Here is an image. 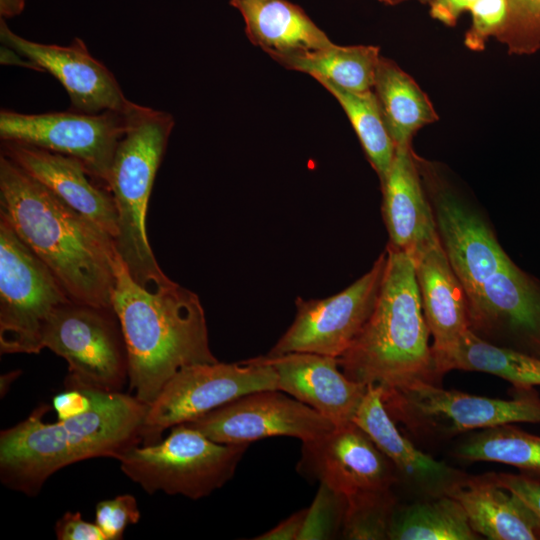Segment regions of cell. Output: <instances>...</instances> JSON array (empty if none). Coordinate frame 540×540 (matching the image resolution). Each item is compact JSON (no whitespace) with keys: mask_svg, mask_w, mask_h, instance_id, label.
Returning a JSON list of instances; mask_svg holds the SVG:
<instances>
[{"mask_svg":"<svg viewBox=\"0 0 540 540\" xmlns=\"http://www.w3.org/2000/svg\"><path fill=\"white\" fill-rule=\"evenodd\" d=\"M114 269L112 307L128 351L129 393L150 405L179 370L218 360L197 294L172 280L153 291L140 286L118 253Z\"/></svg>","mask_w":540,"mask_h":540,"instance_id":"3","label":"cell"},{"mask_svg":"<svg viewBox=\"0 0 540 540\" xmlns=\"http://www.w3.org/2000/svg\"><path fill=\"white\" fill-rule=\"evenodd\" d=\"M502 487L517 495L540 523V480L521 474L492 473Z\"/></svg>","mask_w":540,"mask_h":540,"instance_id":"36","label":"cell"},{"mask_svg":"<svg viewBox=\"0 0 540 540\" xmlns=\"http://www.w3.org/2000/svg\"><path fill=\"white\" fill-rule=\"evenodd\" d=\"M397 500L392 490L359 494L346 499L341 534L345 539H388Z\"/></svg>","mask_w":540,"mask_h":540,"instance_id":"31","label":"cell"},{"mask_svg":"<svg viewBox=\"0 0 540 540\" xmlns=\"http://www.w3.org/2000/svg\"><path fill=\"white\" fill-rule=\"evenodd\" d=\"M70 301L47 265L0 219L1 353H39L46 322Z\"/></svg>","mask_w":540,"mask_h":540,"instance_id":"10","label":"cell"},{"mask_svg":"<svg viewBox=\"0 0 540 540\" xmlns=\"http://www.w3.org/2000/svg\"><path fill=\"white\" fill-rule=\"evenodd\" d=\"M1 64H10V65H18L21 67H26L30 69H34L36 71H41L40 68L33 63L32 61L28 60L15 50L11 49L10 47H7L5 45H1Z\"/></svg>","mask_w":540,"mask_h":540,"instance_id":"41","label":"cell"},{"mask_svg":"<svg viewBox=\"0 0 540 540\" xmlns=\"http://www.w3.org/2000/svg\"><path fill=\"white\" fill-rule=\"evenodd\" d=\"M463 507L472 528L490 540H540V523L492 473L462 474L446 490Z\"/></svg>","mask_w":540,"mask_h":540,"instance_id":"24","label":"cell"},{"mask_svg":"<svg viewBox=\"0 0 540 540\" xmlns=\"http://www.w3.org/2000/svg\"><path fill=\"white\" fill-rule=\"evenodd\" d=\"M149 405L132 394L94 390L90 409L54 423L43 421L42 404L0 433V480L7 488L37 496L46 480L73 463L96 457L119 459L142 445Z\"/></svg>","mask_w":540,"mask_h":540,"instance_id":"2","label":"cell"},{"mask_svg":"<svg viewBox=\"0 0 540 540\" xmlns=\"http://www.w3.org/2000/svg\"><path fill=\"white\" fill-rule=\"evenodd\" d=\"M1 44L15 50L54 76L70 98V110L101 113L125 112L134 102L127 99L114 74L88 51L85 43L74 38L70 45L42 44L25 39L0 21Z\"/></svg>","mask_w":540,"mask_h":540,"instance_id":"17","label":"cell"},{"mask_svg":"<svg viewBox=\"0 0 540 540\" xmlns=\"http://www.w3.org/2000/svg\"><path fill=\"white\" fill-rule=\"evenodd\" d=\"M42 348L67 362L65 388L123 392L129 383L127 346L113 307L60 306L44 326Z\"/></svg>","mask_w":540,"mask_h":540,"instance_id":"8","label":"cell"},{"mask_svg":"<svg viewBox=\"0 0 540 540\" xmlns=\"http://www.w3.org/2000/svg\"><path fill=\"white\" fill-rule=\"evenodd\" d=\"M382 396L381 386L367 385L352 421L392 462L399 478L427 497L444 495L463 472L433 459L405 437L387 411Z\"/></svg>","mask_w":540,"mask_h":540,"instance_id":"21","label":"cell"},{"mask_svg":"<svg viewBox=\"0 0 540 540\" xmlns=\"http://www.w3.org/2000/svg\"><path fill=\"white\" fill-rule=\"evenodd\" d=\"M1 154L115 240L117 211L113 197L79 160L16 141H1Z\"/></svg>","mask_w":540,"mask_h":540,"instance_id":"18","label":"cell"},{"mask_svg":"<svg viewBox=\"0 0 540 540\" xmlns=\"http://www.w3.org/2000/svg\"><path fill=\"white\" fill-rule=\"evenodd\" d=\"M25 6V0H0L1 19H7L20 14Z\"/></svg>","mask_w":540,"mask_h":540,"instance_id":"42","label":"cell"},{"mask_svg":"<svg viewBox=\"0 0 540 540\" xmlns=\"http://www.w3.org/2000/svg\"><path fill=\"white\" fill-rule=\"evenodd\" d=\"M346 498L324 484L312 505L307 508L305 521L298 540L330 539L342 529Z\"/></svg>","mask_w":540,"mask_h":540,"instance_id":"33","label":"cell"},{"mask_svg":"<svg viewBox=\"0 0 540 540\" xmlns=\"http://www.w3.org/2000/svg\"><path fill=\"white\" fill-rule=\"evenodd\" d=\"M278 390L277 375L262 356L239 363H200L179 370L149 405L142 445H152L173 426L192 422L240 398Z\"/></svg>","mask_w":540,"mask_h":540,"instance_id":"11","label":"cell"},{"mask_svg":"<svg viewBox=\"0 0 540 540\" xmlns=\"http://www.w3.org/2000/svg\"><path fill=\"white\" fill-rule=\"evenodd\" d=\"M415 160L440 242L469 299L512 260L479 205L438 164L416 154Z\"/></svg>","mask_w":540,"mask_h":540,"instance_id":"9","label":"cell"},{"mask_svg":"<svg viewBox=\"0 0 540 540\" xmlns=\"http://www.w3.org/2000/svg\"><path fill=\"white\" fill-rule=\"evenodd\" d=\"M262 357L276 372L278 390L310 406L335 426L352 422L367 386L341 372L338 358L301 352Z\"/></svg>","mask_w":540,"mask_h":540,"instance_id":"19","label":"cell"},{"mask_svg":"<svg viewBox=\"0 0 540 540\" xmlns=\"http://www.w3.org/2000/svg\"><path fill=\"white\" fill-rule=\"evenodd\" d=\"M508 17L497 39L511 54H531L540 49V0H507Z\"/></svg>","mask_w":540,"mask_h":540,"instance_id":"32","label":"cell"},{"mask_svg":"<svg viewBox=\"0 0 540 540\" xmlns=\"http://www.w3.org/2000/svg\"><path fill=\"white\" fill-rule=\"evenodd\" d=\"M454 456L469 462H497L540 480V436L512 424L479 429L458 442Z\"/></svg>","mask_w":540,"mask_h":540,"instance_id":"28","label":"cell"},{"mask_svg":"<svg viewBox=\"0 0 540 540\" xmlns=\"http://www.w3.org/2000/svg\"><path fill=\"white\" fill-rule=\"evenodd\" d=\"M379 48L373 45L330 46L289 63L286 68L325 79L353 92L373 90Z\"/></svg>","mask_w":540,"mask_h":540,"instance_id":"29","label":"cell"},{"mask_svg":"<svg viewBox=\"0 0 540 540\" xmlns=\"http://www.w3.org/2000/svg\"><path fill=\"white\" fill-rule=\"evenodd\" d=\"M382 397L395 422L401 423L412 436L427 441L448 440L503 424L540 423V396L533 387H513L511 398L500 399L423 383L383 389Z\"/></svg>","mask_w":540,"mask_h":540,"instance_id":"7","label":"cell"},{"mask_svg":"<svg viewBox=\"0 0 540 540\" xmlns=\"http://www.w3.org/2000/svg\"><path fill=\"white\" fill-rule=\"evenodd\" d=\"M0 219L47 265L71 300L112 307L113 239L2 154Z\"/></svg>","mask_w":540,"mask_h":540,"instance_id":"1","label":"cell"},{"mask_svg":"<svg viewBox=\"0 0 540 540\" xmlns=\"http://www.w3.org/2000/svg\"><path fill=\"white\" fill-rule=\"evenodd\" d=\"M413 263L422 310L437 362L469 329L468 304L462 283L454 272L439 238L406 252Z\"/></svg>","mask_w":540,"mask_h":540,"instance_id":"20","label":"cell"},{"mask_svg":"<svg viewBox=\"0 0 540 540\" xmlns=\"http://www.w3.org/2000/svg\"><path fill=\"white\" fill-rule=\"evenodd\" d=\"M129 110L90 114L69 109L24 114L2 109L0 138L73 157L85 166L94 180L108 189L110 168L127 128Z\"/></svg>","mask_w":540,"mask_h":540,"instance_id":"12","label":"cell"},{"mask_svg":"<svg viewBox=\"0 0 540 540\" xmlns=\"http://www.w3.org/2000/svg\"><path fill=\"white\" fill-rule=\"evenodd\" d=\"M186 424L222 444H250L273 436L307 442L335 427L319 412L280 390L244 395Z\"/></svg>","mask_w":540,"mask_h":540,"instance_id":"14","label":"cell"},{"mask_svg":"<svg viewBox=\"0 0 540 540\" xmlns=\"http://www.w3.org/2000/svg\"><path fill=\"white\" fill-rule=\"evenodd\" d=\"M451 370L492 374L510 382L515 388L540 386V359L489 343L469 329L436 364L440 378Z\"/></svg>","mask_w":540,"mask_h":540,"instance_id":"26","label":"cell"},{"mask_svg":"<svg viewBox=\"0 0 540 540\" xmlns=\"http://www.w3.org/2000/svg\"><path fill=\"white\" fill-rule=\"evenodd\" d=\"M472 25L465 35V45L474 51L483 50L490 37H498L508 17L507 0H479L470 11Z\"/></svg>","mask_w":540,"mask_h":540,"instance_id":"34","label":"cell"},{"mask_svg":"<svg viewBox=\"0 0 540 540\" xmlns=\"http://www.w3.org/2000/svg\"><path fill=\"white\" fill-rule=\"evenodd\" d=\"M458 501L444 494L396 507L388 533L392 540H476Z\"/></svg>","mask_w":540,"mask_h":540,"instance_id":"27","label":"cell"},{"mask_svg":"<svg viewBox=\"0 0 540 540\" xmlns=\"http://www.w3.org/2000/svg\"><path fill=\"white\" fill-rule=\"evenodd\" d=\"M378 1L387 5H396V4H400L404 1H409V0H378ZM417 1L423 4H430L433 0H417Z\"/></svg>","mask_w":540,"mask_h":540,"instance_id":"44","label":"cell"},{"mask_svg":"<svg viewBox=\"0 0 540 540\" xmlns=\"http://www.w3.org/2000/svg\"><path fill=\"white\" fill-rule=\"evenodd\" d=\"M59 540H107L96 523L83 520L79 511H67L55 524Z\"/></svg>","mask_w":540,"mask_h":540,"instance_id":"37","label":"cell"},{"mask_svg":"<svg viewBox=\"0 0 540 540\" xmlns=\"http://www.w3.org/2000/svg\"><path fill=\"white\" fill-rule=\"evenodd\" d=\"M387 262L376 306L369 320L338 358L352 381L402 389L440 385L430 331L422 310L414 267L403 250L387 245Z\"/></svg>","mask_w":540,"mask_h":540,"instance_id":"4","label":"cell"},{"mask_svg":"<svg viewBox=\"0 0 540 540\" xmlns=\"http://www.w3.org/2000/svg\"><path fill=\"white\" fill-rule=\"evenodd\" d=\"M94 390L65 388L56 394L52 400V407L57 413L58 420L66 419L84 413L93 403Z\"/></svg>","mask_w":540,"mask_h":540,"instance_id":"38","label":"cell"},{"mask_svg":"<svg viewBox=\"0 0 540 540\" xmlns=\"http://www.w3.org/2000/svg\"><path fill=\"white\" fill-rule=\"evenodd\" d=\"M380 183L389 246L410 252L439 238L411 143L396 145L391 166Z\"/></svg>","mask_w":540,"mask_h":540,"instance_id":"22","label":"cell"},{"mask_svg":"<svg viewBox=\"0 0 540 540\" xmlns=\"http://www.w3.org/2000/svg\"><path fill=\"white\" fill-rule=\"evenodd\" d=\"M373 92L395 145L411 143L420 128L438 120L427 95L391 59L380 56Z\"/></svg>","mask_w":540,"mask_h":540,"instance_id":"25","label":"cell"},{"mask_svg":"<svg viewBox=\"0 0 540 540\" xmlns=\"http://www.w3.org/2000/svg\"><path fill=\"white\" fill-rule=\"evenodd\" d=\"M345 111L380 181L386 176L395 153V143L386 126L373 90L353 92L325 79L317 78Z\"/></svg>","mask_w":540,"mask_h":540,"instance_id":"30","label":"cell"},{"mask_svg":"<svg viewBox=\"0 0 540 540\" xmlns=\"http://www.w3.org/2000/svg\"><path fill=\"white\" fill-rule=\"evenodd\" d=\"M20 371H11L5 375L1 376V395L6 394L9 389L10 384L20 375Z\"/></svg>","mask_w":540,"mask_h":540,"instance_id":"43","label":"cell"},{"mask_svg":"<svg viewBox=\"0 0 540 540\" xmlns=\"http://www.w3.org/2000/svg\"><path fill=\"white\" fill-rule=\"evenodd\" d=\"M479 0H433L430 15L448 26H454L460 14L471 11Z\"/></svg>","mask_w":540,"mask_h":540,"instance_id":"39","label":"cell"},{"mask_svg":"<svg viewBox=\"0 0 540 540\" xmlns=\"http://www.w3.org/2000/svg\"><path fill=\"white\" fill-rule=\"evenodd\" d=\"M173 127L170 113L133 103L107 182L117 211L116 251L131 277L151 291L171 281L150 247L146 214Z\"/></svg>","mask_w":540,"mask_h":540,"instance_id":"5","label":"cell"},{"mask_svg":"<svg viewBox=\"0 0 540 540\" xmlns=\"http://www.w3.org/2000/svg\"><path fill=\"white\" fill-rule=\"evenodd\" d=\"M249 444H222L184 423L165 439L136 446L118 461L121 471L149 494L164 492L197 500L224 486Z\"/></svg>","mask_w":540,"mask_h":540,"instance_id":"6","label":"cell"},{"mask_svg":"<svg viewBox=\"0 0 540 540\" xmlns=\"http://www.w3.org/2000/svg\"><path fill=\"white\" fill-rule=\"evenodd\" d=\"M386 262L385 249L371 269L343 291L324 299L298 297L293 323L267 356L301 352L341 357L374 311Z\"/></svg>","mask_w":540,"mask_h":540,"instance_id":"13","label":"cell"},{"mask_svg":"<svg viewBox=\"0 0 540 540\" xmlns=\"http://www.w3.org/2000/svg\"><path fill=\"white\" fill-rule=\"evenodd\" d=\"M469 330L481 339L540 359V280L513 261L467 299Z\"/></svg>","mask_w":540,"mask_h":540,"instance_id":"15","label":"cell"},{"mask_svg":"<svg viewBox=\"0 0 540 540\" xmlns=\"http://www.w3.org/2000/svg\"><path fill=\"white\" fill-rule=\"evenodd\" d=\"M307 509L295 512L273 529L255 537V540H298L305 521Z\"/></svg>","mask_w":540,"mask_h":540,"instance_id":"40","label":"cell"},{"mask_svg":"<svg viewBox=\"0 0 540 540\" xmlns=\"http://www.w3.org/2000/svg\"><path fill=\"white\" fill-rule=\"evenodd\" d=\"M300 473L317 479L346 499L392 489L399 475L392 462L353 421L302 442Z\"/></svg>","mask_w":540,"mask_h":540,"instance_id":"16","label":"cell"},{"mask_svg":"<svg viewBox=\"0 0 540 540\" xmlns=\"http://www.w3.org/2000/svg\"><path fill=\"white\" fill-rule=\"evenodd\" d=\"M250 42L283 67L332 44L298 5L288 0H230Z\"/></svg>","mask_w":540,"mask_h":540,"instance_id":"23","label":"cell"},{"mask_svg":"<svg viewBox=\"0 0 540 540\" xmlns=\"http://www.w3.org/2000/svg\"><path fill=\"white\" fill-rule=\"evenodd\" d=\"M141 518L137 501L133 495L122 494L99 502L95 509V523L107 540H120L129 524Z\"/></svg>","mask_w":540,"mask_h":540,"instance_id":"35","label":"cell"}]
</instances>
